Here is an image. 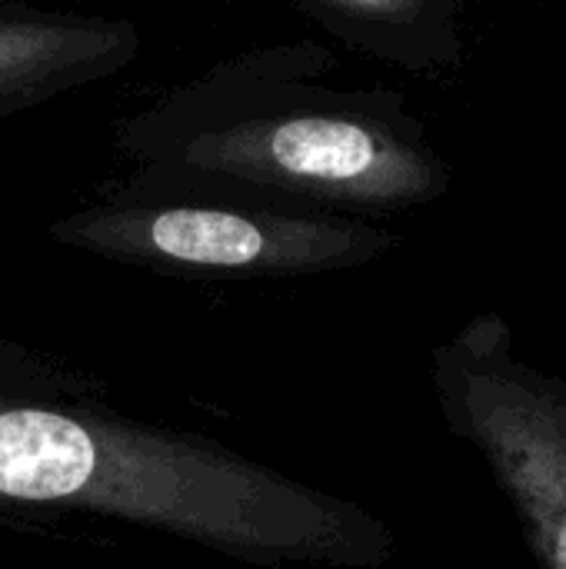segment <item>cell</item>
<instances>
[{
	"label": "cell",
	"mask_w": 566,
	"mask_h": 569,
	"mask_svg": "<svg viewBox=\"0 0 566 569\" xmlns=\"http://www.w3.org/2000/svg\"><path fill=\"white\" fill-rule=\"evenodd\" d=\"M120 520L257 569H380L394 530L210 437L107 403L0 393V523Z\"/></svg>",
	"instance_id": "1"
},
{
	"label": "cell",
	"mask_w": 566,
	"mask_h": 569,
	"mask_svg": "<svg viewBox=\"0 0 566 569\" xmlns=\"http://www.w3.org/2000/svg\"><path fill=\"white\" fill-rule=\"evenodd\" d=\"M330 47L234 53L110 127L133 173L210 183L330 213H394L447 193L450 173L397 97L334 90Z\"/></svg>",
	"instance_id": "2"
},
{
	"label": "cell",
	"mask_w": 566,
	"mask_h": 569,
	"mask_svg": "<svg viewBox=\"0 0 566 569\" xmlns=\"http://www.w3.org/2000/svg\"><path fill=\"white\" fill-rule=\"evenodd\" d=\"M50 240L167 277H317L387 257L400 240L350 213L130 173L50 223Z\"/></svg>",
	"instance_id": "3"
},
{
	"label": "cell",
	"mask_w": 566,
	"mask_h": 569,
	"mask_svg": "<svg viewBox=\"0 0 566 569\" xmlns=\"http://www.w3.org/2000/svg\"><path fill=\"white\" fill-rule=\"evenodd\" d=\"M447 427L467 440L514 500L544 569H566V383L514 360L497 313L434 350Z\"/></svg>",
	"instance_id": "4"
},
{
	"label": "cell",
	"mask_w": 566,
	"mask_h": 569,
	"mask_svg": "<svg viewBox=\"0 0 566 569\" xmlns=\"http://www.w3.org/2000/svg\"><path fill=\"white\" fill-rule=\"evenodd\" d=\"M143 33L127 17L0 0V120L127 70Z\"/></svg>",
	"instance_id": "5"
},
{
	"label": "cell",
	"mask_w": 566,
	"mask_h": 569,
	"mask_svg": "<svg viewBox=\"0 0 566 569\" xmlns=\"http://www.w3.org/2000/svg\"><path fill=\"white\" fill-rule=\"evenodd\" d=\"M300 13L340 43L410 67L430 70L454 57L457 0H290Z\"/></svg>",
	"instance_id": "6"
},
{
	"label": "cell",
	"mask_w": 566,
	"mask_h": 569,
	"mask_svg": "<svg viewBox=\"0 0 566 569\" xmlns=\"http://www.w3.org/2000/svg\"><path fill=\"white\" fill-rule=\"evenodd\" d=\"M0 393L37 400H80L107 403V383L93 373L63 363L53 353L23 347L0 337Z\"/></svg>",
	"instance_id": "7"
}]
</instances>
